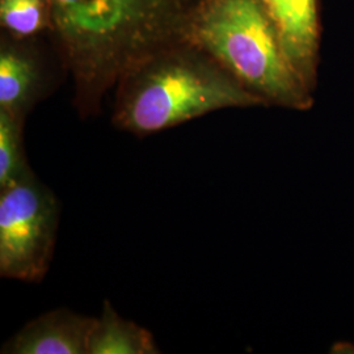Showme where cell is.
<instances>
[{"label":"cell","mask_w":354,"mask_h":354,"mask_svg":"<svg viewBox=\"0 0 354 354\" xmlns=\"http://www.w3.org/2000/svg\"><path fill=\"white\" fill-rule=\"evenodd\" d=\"M49 36L82 118L100 113L122 74L181 38L188 0H49Z\"/></svg>","instance_id":"cell-1"},{"label":"cell","mask_w":354,"mask_h":354,"mask_svg":"<svg viewBox=\"0 0 354 354\" xmlns=\"http://www.w3.org/2000/svg\"><path fill=\"white\" fill-rule=\"evenodd\" d=\"M253 106L266 104L206 51L180 38L118 79L112 124L145 138L216 111Z\"/></svg>","instance_id":"cell-2"},{"label":"cell","mask_w":354,"mask_h":354,"mask_svg":"<svg viewBox=\"0 0 354 354\" xmlns=\"http://www.w3.org/2000/svg\"><path fill=\"white\" fill-rule=\"evenodd\" d=\"M181 38L213 57L266 106H313V91L289 64L260 0H197Z\"/></svg>","instance_id":"cell-3"},{"label":"cell","mask_w":354,"mask_h":354,"mask_svg":"<svg viewBox=\"0 0 354 354\" xmlns=\"http://www.w3.org/2000/svg\"><path fill=\"white\" fill-rule=\"evenodd\" d=\"M61 203L36 174L0 189V277L39 283L58 238Z\"/></svg>","instance_id":"cell-4"},{"label":"cell","mask_w":354,"mask_h":354,"mask_svg":"<svg viewBox=\"0 0 354 354\" xmlns=\"http://www.w3.org/2000/svg\"><path fill=\"white\" fill-rule=\"evenodd\" d=\"M55 71L37 38L0 37V111L26 120L50 95Z\"/></svg>","instance_id":"cell-5"},{"label":"cell","mask_w":354,"mask_h":354,"mask_svg":"<svg viewBox=\"0 0 354 354\" xmlns=\"http://www.w3.org/2000/svg\"><path fill=\"white\" fill-rule=\"evenodd\" d=\"M260 3L276 28L289 64L313 91L320 45L317 0H260Z\"/></svg>","instance_id":"cell-6"},{"label":"cell","mask_w":354,"mask_h":354,"mask_svg":"<svg viewBox=\"0 0 354 354\" xmlns=\"http://www.w3.org/2000/svg\"><path fill=\"white\" fill-rule=\"evenodd\" d=\"M95 317L54 308L28 322L0 348L1 354H88Z\"/></svg>","instance_id":"cell-7"},{"label":"cell","mask_w":354,"mask_h":354,"mask_svg":"<svg viewBox=\"0 0 354 354\" xmlns=\"http://www.w3.org/2000/svg\"><path fill=\"white\" fill-rule=\"evenodd\" d=\"M155 337L149 329L121 317L109 301L102 302L91 330L88 354H158Z\"/></svg>","instance_id":"cell-8"},{"label":"cell","mask_w":354,"mask_h":354,"mask_svg":"<svg viewBox=\"0 0 354 354\" xmlns=\"http://www.w3.org/2000/svg\"><path fill=\"white\" fill-rule=\"evenodd\" d=\"M26 122L0 111V189L35 174L24 145Z\"/></svg>","instance_id":"cell-9"},{"label":"cell","mask_w":354,"mask_h":354,"mask_svg":"<svg viewBox=\"0 0 354 354\" xmlns=\"http://www.w3.org/2000/svg\"><path fill=\"white\" fill-rule=\"evenodd\" d=\"M1 32L16 38H37L50 32L49 0H0Z\"/></svg>","instance_id":"cell-10"},{"label":"cell","mask_w":354,"mask_h":354,"mask_svg":"<svg viewBox=\"0 0 354 354\" xmlns=\"http://www.w3.org/2000/svg\"><path fill=\"white\" fill-rule=\"evenodd\" d=\"M188 1H189V7H190V6H192V4H194V3H196V1H197V0H188Z\"/></svg>","instance_id":"cell-11"}]
</instances>
